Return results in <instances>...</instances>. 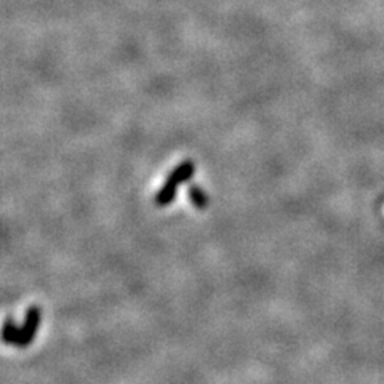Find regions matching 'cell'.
Wrapping results in <instances>:
<instances>
[{"label":"cell","instance_id":"277c9868","mask_svg":"<svg viewBox=\"0 0 384 384\" xmlns=\"http://www.w3.org/2000/svg\"><path fill=\"white\" fill-rule=\"evenodd\" d=\"M18 333H20V327H16L15 323L7 319L3 323V332H2V337H3V341L7 344H16V338H18Z\"/></svg>","mask_w":384,"mask_h":384},{"label":"cell","instance_id":"7a4b0ae2","mask_svg":"<svg viewBox=\"0 0 384 384\" xmlns=\"http://www.w3.org/2000/svg\"><path fill=\"white\" fill-rule=\"evenodd\" d=\"M42 323V309L40 306L32 304L27 307L26 316H24V323L23 327H20L18 338H16V348H27L32 341H34L37 330L40 328Z\"/></svg>","mask_w":384,"mask_h":384},{"label":"cell","instance_id":"3957f363","mask_svg":"<svg viewBox=\"0 0 384 384\" xmlns=\"http://www.w3.org/2000/svg\"><path fill=\"white\" fill-rule=\"evenodd\" d=\"M188 197L197 210H207L210 199H208L207 192L197 184H191L188 188Z\"/></svg>","mask_w":384,"mask_h":384},{"label":"cell","instance_id":"6da1fadb","mask_svg":"<svg viewBox=\"0 0 384 384\" xmlns=\"http://www.w3.org/2000/svg\"><path fill=\"white\" fill-rule=\"evenodd\" d=\"M194 175H195L194 161H184L178 163V165L172 170V173L168 175V178L165 179V183L162 184V188L158 189L156 197H154L156 205L168 207L175 200V197H177V191L179 186L188 183Z\"/></svg>","mask_w":384,"mask_h":384}]
</instances>
